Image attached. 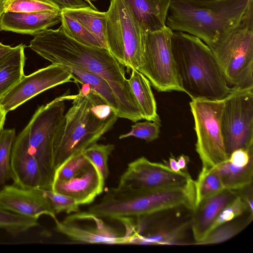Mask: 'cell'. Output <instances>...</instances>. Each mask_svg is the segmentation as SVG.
I'll return each mask as SVG.
<instances>
[{"label": "cell", "instance_id": "obj_1", "mask_svg": "<svg viewBox=\"0 0 253 253\" xmlns=\"http://www.w3.org/2000/svg\"><path fill=\"white\" fill-rule=\"evenodd\" d=\"M29 47L51 64L74 66L103 78L112 87L126 119L133 122L142 119L124 67L108 50L81 43L67 36L61 26L35 35Z\"/></svg>", "mask_w": 253, "mask_h": 253}, {"label": "cell", "instance_id": "obj_2", "mask_svg": "<svg viewBox=\"0 0 253 253\" xmlns=\"http://www.w3.org/2000/svg\"><path fill=\"white\" fill-rule=\"evenodd\" d=\"M73 95L53 141L55 171L64 161L95 143L116 122L115 111L88 84Z\"/></svg>", "mask_w": 253, "mask_h": 253}, {"label": "cell", "instance_id": "obj_3", "mask_svg": "<svg viewBox=\"0 0 253 253\" xmlns=\"http://www.w3.org/2000/svg\"><path fill=\"white\" fill-rule=\"evenodd\" d=\"M179 84L191 98L223 100L233 88L228 84L211 50L197 37L181 32L171 36Z\"/></svg>", "mask_w": 253, "mask_h": 253}, {"label": "cell", "instance_id": "obj_4", "mask_svg": "<svg viewBox=\"0 0 253 253\" xmlns=\"http://www.w3.org/2000/svg\"><path fill=\"white\" fill-rule=\"evenodd\" d=\"M253 0H171L166 25L209 45L238 25Z\"/></svg>", "mask_w": 253, "mask_h": 253}, {"label": "cell", "instance_id": "obj_5", "mask_svg": "<svg viewBox=\"0 0 253 253\" xmlns=\"http://www.w3.org/2000/svg\"><path fill=\"white\" fill-rule=\"evenodd\" d=\"M195 181L183 186L172 187L137 192H122L115 187L106 192L101 200L88 210L103 219L117 220L153 214L184 206L195 207Z\"/></svg>", "mask_w": 253, "mask_h": 253}, {"label": "cell", "instance_id": "obj_6", "mask_svg": "<svg viewBox=\"0 0 253 253\" xmlns=\"http://www.w3.org/2000/svg\"><path fill=\"white\" fill-rule=\"evenodd\" d=\"M208 46L230 87H253V3L238 25Z\"/></svg>", "mask_w": 253, "mask_h": 253}, {"label": "cell", "instance_id": "obj_7", "mask_svg": "<svg viewBox=\"0 0 253 253\" xmlns=\"http://www.w3.org/2000/svg\"><path fill=\"white\" fill-rule=\"evenodd\" d=\"M106 13L108 50L128 72L138 70L146 32L124 0H111Z\"/></svg>", "mask_w": 253, "mask_h": 253}, {"label": "cell", "instance_id": "obj_8", "mask_svg": "<svg viewBox=\"0 0 253 253\" xmlns=\"http://www.w3.org/2000/svg\"><path fill=\"white\" fill-rule=\"evenodd\" d=\"M73 95H63L36 110L26 127L29 150L37 159L49 183L52 186L55 169L53 164V141L64 116L65 101Z\"/></svg>", "mask_w": 253, "mask_h": 253}, {"label": "cell", "instance_id": "obj_9", "mask_svg": "<svg viewBox=\"0 0 253 253\" xmlns=\"http://www.w3.org/2000/svg\"><path fill=\"white\" fill-rule=\"evenodd\" d=\"M173 31L167 26L159 30L146 32L143 53L138 71L161 92H183L176 72L172 53Z\"/></svg>", "mask_w": 253, "mask_h": 253}, {"label": "cell", "instance_id": "obj_10", "mask_svg": "<svg viewBox=\"0 0 253 253\" xmlns=\"http://www.w3.org/2000/svg\"><path fill=\"white\" fill-rule=\"evenodd\" d=\"M223 100L191 99L190 110L197 136L196 151L203 167L211 168L229 158L221 133L220 119Z\"/></svg>", "mask_w": 253, "mask_h": 253}, {"label": "cell", "instance_id": "obj_11", "mask_svg": "<svg viewBox=\"0 0 253 253\" xmlns=\"http://www.w3.org/2000/svg\"><path fill=\"white\" fill-rule=\"evenodd\" d=\"M226 151L253 148V87L233 88L224 99L220 119Z\"/></svg>", "mask_w": 253, "mask_h": 253}, {"label": "cell", "instance_id": "obj_12", "mask_svg": "<svg viewBox=\"0 0 253 253\" xmlns=\"http://www.w3.org/2000/svg\"><path fill=\"white\" fill-rule=\"evenodd\" d=\"M192 180L186 171L175 172L166 165L141 157L128 164L115 188L122 192H137L183 186Z\"/></svg>", "mask_w": 253, "mask_h": 253}, {"label": "cell", "instance_id": "obj_13", "mask_svg": "<svg viewBox=\"0 0 253 253\" xmlns=\"http://www.w3.org/2000/svg\"><path fill=\"white\" fill-rule=\"evenodd\" d=\"M55 230L77 243L130 244L131 234L126 228L121 232L103 218L88 211L75 212L55 222Z\"/></svg>", "mask_w": 253, "mask_h": 253}, {"label": "cell", "instance_id": "obj_14", "mask_svg": "<svg viewBox=\"0 0 253 253\" xmlns=\"http://www.w3.org/2000/svg\"><path fill=\"white\" fill-rule=\"evenodd\" d=\"M72 80L71 74L63 66L51 64L24 76L0 98V108L7 114L42 92Z\"/></svg>", "mask_w": 253, "mask_h": 253}, {"label": "cell", "instance_id": "obj_15", "mask_svg": "<svg viewBox=\"0 0 253 253\" xmlns=\"http://www.w3.org/2000/svg\"><path fill=\"white\" fill-rule=\"evenodd\" d=\"M10 167L13 184L25 188L51 189L37 159L29 150L27 128L16 137L13 143Z\"/></svg>", "mask_w": 253, "mask_h": 253}, {"label": "cell", "instance_id": "obj_16", "mask_svg": "<svg viewBox=\"0 0 253 253\" xmlns=\"http://www.w3.org/2000/svg\"><path fill=\"white\" fill-rule=\"evenodd\" d=\"M0 206L27 217L38 219L45 215L54 222L58 219L43 189L25 188L14 185H4L0 190Z\"/></svg>", "mask_w": 253, "mask_h": 253}, {"label": "cell", "instance_id": "obj_17", "mask_svg": "<svg viewBox=\"0 0 253 253\" xmlns=\"http://www.w3.org/2000/svg\"><path fill=\"white\" fill-rule=\"evenodd\" d=\"M105 180L90 162L66 181H53L51 190L73 199L79 205L88 204L102 193Z\"/></svg>", "mask_w": 253, "mask_h": 253}, {"label": "cell", "instance_id": "obj_18", "mask_svg": "<svg viewBox=\"0 0 253 253\" xmlns=\"http://www.w3.org/2000/svg\"><path fill=\"white\" fill-rule=\"evenodd\" d=\"M60 10L33 12H4L0 18V31L35 36L59 23Z\"/></svg>", "mask_w": 253, "mask_h": 253}, {"label": "cell", "instance_id": "obj_19", "mask_svg": "<svg viewBox=\"0 0 253 253\" xmlns=\"http://www.w3.org/2000/svg\"><path fill=\"white\" fill-rule=\"evenodd\" d=\"M237 195V191L224 189L202 201L194 208L190 221L195 242L194 244L206 237L220 212Z\"/></svg>", "mask_w": 253, "mask_h": 253}, {"label": "cell", "instance_id": "obj_20", "mask_svg": "<svg viewBox=\"0 0 253 253\" xmlns=\"http://www.w3.org/2000/svg\"><path fill=\"white\" fill-rule=\"evenodd\" d=\"M134 17L145 32L166 27L171 0H124Z\"/></svg>", "mask_w": 253, "mask_h": 253}, {"label": "cell", "instance_id": "obj_21", "mask_svg": "<svg viewBox=\"0 0 253 253\" xmlns=\"http://www.w3.org/2000/svg\"><path fill=\"white\" fill-rule=\"evenodd\" d=\"M26 47L22 43L12 47L9 52L0 58V98L25 76Z\"/></svg>", "mask_w": 253, "mask_h": 253}, {"label": "cell", "instance_id": "obj_22", "mask_svg": "<svg viewBox=\"0 0 253 253\" xmlns=\"http://www.w3.org/2000/svg\"><path fill=\"white\" fill-rule=\"evenodd\" d=\"M61 66L70 72L74 82L82 84H88L115 111L118 118L126 119L120 102L112 87L106 80L98 75L74 66Z\"/></svg>", "mask_w": 253, "mask_h": 253}, {"label": "cell", "instance_id": "obj_23", "mask_svg": "<svg viewBox=\"0 0 253 253\" xmlns=\"http://www.w3.org/2000/svg\"><path fill=\"white\" fill-rule=\"evenodd\" d=\"M128 82L136 100L142 119L161 124L149 81L139 71L133 69Z\"/></svg>", "mask_w": 253, "mask_h": 253}, {"label": "cell", "instance_id": "obj_24", "mask_svg": "<svg viewBox=\"0 0 253 253\" xmlns=\"http://www.w3.org/2000/svg\"><path fill=\"white\" fill-rule=\"evenodd\" d=\"M215 168L225 189L239 191L252 184L253 161L246 165L228 159Z\"/></svg>", "mask_w": 253, "mask_h": 253}, {"label": "cell", "instance_id": "obj_25", "mask_svg": "<svg viewBox=\"0 0 253 253\" xmlns=\"http://www.w3.org/2000/svg\"><path fill=\"white\" fill-rule=\"evenodd\" d=\"M62 11L76 19L96 38L102 48L108 50L106 38V12L99 11L89 5Z\"/></svg>", "mask_w": 253, "mask_h": 253}, {"label": "cell", "instance_id": "obj_26", "mask_svg": "<svg viewBox=\"0 0 253 253\" xmlns=\"http://www.w3.org/2000/svg\"><path fill=\"white\" fill-rule=\"evenodd\" d=\"M189 222L172 227H161L146 230L134 235L130 244L173 245L180 244L184 237Z\"/></svg>", "mask_w": 253, "mask_h": 253}, {"label": "cell", "instance_id": "obj_27", "mask_svg": "<svg viewBox=\"0 0 253 253\" xmlns=\"http://www.w3.org/2000/svg\"><path fill=\"white\" fill-rule=\"evenodd\" d=\"M223 189L224 187L215 167L211 168L203 167L197 180L195 181L194 208L202 201L216 195Z\"/></svg>", "mask_w": 253, "mask_h": 253}, {"label": "cell", "instance_id": "obj_28", "mask_svg": "<svg viewBox=\"0 0 253 253\" xmlns=\"http://www.w3.org/2000/svg\"><path fill=\"white\" fill-rule=\"evenodd\" d=\"M39 225L38 219L18 214L0 206V229L8 234L17 236Z\"/></svg>", "mask_w": 253, "mask_h": 253}, {"label": "cell", "instance_id": "obj_29", "mask_svg": "<svg viewBox=\"0 0 253 253\" xmlns=\"http://www.w3.org/2000/svg\"><path fill=\"white\" fill-rule=\"evenodd\" d=\"M60 20L61 27L67 36L83 44L102 48L96 38L80 23L62 10Z\"/></svg>", "mask_w": 253, "mask_h": 253}, {"label": "cell", "instance_id": "obj_30", "mask_svg": "<svg viewBox=\"0 0 253 253\" xmlns=\"http://www.w3.org/2000/svg\"><path fill=\"white\" fill-rule=\"evenodd\" d=\"M16 137L14 128H3L0 132V185L11 179L10 158Z\"/></svg>", "mask_w": 253, "mask_h": 253}, {"label": "cell", "instance_id": "obj_31", "mask_svg": "<svg viewBox=\"0 0 253 253\" xmlns=\"http://www.w3.org/2000/svg\"><path fill=\"white\" fill-rule=\"evenodd\" d=\"M115 149L113 144L95 143L83 151L84 155L94 165L100 175L106 180L109 173L108 160Z\"/></svg>", "mask_w": 253, "mask_h": 253}, {"label": "cell", "instance_id": "obj_32", "mask_svg": "<svg viewBox=\"0 0 253 253\" xmlns=\"http://www.w3.org/2000/svg\"><path fill=\"white\" fill-rule=\"evenodd\" d=\"M249 221H230L224 223L211 230L202 240L196 245H209L219 244L225 242L240 233L248 223Z\"/></svg>", "mask_w": 253, "mask_h": 253}, {"label": "cell", "instance_id": "obj_33", "mask_svg": "<svg viewBox=\"0 0 253 253\" xmlns=\"http://www.w3.org/2000/svg\"><path fill=\"white\" fill-rule=\"evenodd\" d=\"M90 161L83 152L69 157L55 171L53 181H66L85 167Z\"/></svg>", "mask_w": 253, "mask_h": 253}, {"label": "cell", "instance_id": "obj_34", "mask_svg": "<svg viewBox=\"0 0 253 253\" xmlns=\"http://www.w3.org/2000/svg\"><path fill=\"white\" fill-rule=\"evenodd\" d=\"M56 10H60L44 0H7L4 12H33Z\"/></svg>", "mask_w": 253, "mask_h": 253}, {"label": "cell", "instance_id": "obj_35", "mask_svg": "<svg viewBox=\"0 0 253 253\" xmlns=\"http://www.w3.org/2000/svg\"><path fill=\"white\" fill-rule=\"evenodd\" d=\"M247 211L253 214V211H251L247 203L238 193L237 196L220 212L210 232L217 226L240 216Z\"/></svg>", "mask_w": 253, "mask_h": 253}, {"label": "cell", "instance_id": "obj_36", "mask_svg": "<svg viewBox=\"0 0 253 253\" xmlns=\"http://www.w3.org/2000/svg\"><path fill=\"white\" fill-rule=\"evenodd\" d=\"M160 126L161 124L149 121L136 123L131 126L130 131L120 135L119 139L132 136L151 142L159 137Z\"/></svg>", "mask_w": 253, "mask_h": 253}, {"label": "cell", "instance_id": "obj_37", "mask_svg": "<svg viewBox=\"0 0 253 253\" xmlns=\"http://www.w3.org/2000/svg\"><path fill=\"white\" fill-rule=\"evenodd\" d=\"M43 191L56 214L62 212L69 214L80 211L79 205L73 199L55 193L51 189Z\"/></svg>", "mask_w": 253, "mask_h": 253}, {"label": "cell", "instance_id": "obj_38", "mask_svg": "<svg viewBox=\"0 0 253 253\" xmlns=\"http://www.w3.org/2000/svg\"><path fill=\"white\" fill-rule=\"evenodd\" d=\"M58 8L61 11L65 9H74L89 5L84 0H44Z\"/></svg>", "mask_w": 253, "mask_h": 253}, {"label": "cell", "instance_id": "obj_39", "mask_svg": "<svg viewBox=\"0 0 253 253\" xmlns=\"http://www.w3.org/2000/svg\"><path fill=\"white\" fill-rule=\"evenodd\" d=\"M189 161V157L186 155H181L179 156L177 162V165L181 170H185Z\"/></svg>", "mask_w": 253, "mask_h": 253}, {"label": "cell", "instance_id": "obj_40", "mask_svg": "<svg viewBox=\"0 0 253 253\" xmlns=\"http://www.w3.org/2000/svg\"><path fill=\"white\" fill-rule=\"evenodd\" d=\"M169 168L170 169L175 171V172H179L181 171L178 165L177 161L173 158H169Z\"/></svg>", "mask_w": 253, "mask_h": 253}, {"label": "cell", "instance_id": "obj_41", "mask_svg": "<svg viewBox=\"0 0 253 253\" xmlns=\"http://www.w3.org/2000/svg\"><path fill=\"white\" fill-rule=\"evenodd\" d=\"M12 48V47L10 45H4L1 42H0V58L9 52Z\"/></svg>", "mask_w": 253, "mask_h": 253}, {"label": "cell", "instance_id": "obj_42", "mask_svg": "<svg viewBox=\"0 0 253 253\" xmlns=\"http://www.w3.org/2000/svg\"><path fill=\"white\" fill-rule=\"evenodd\" d=\"M6 113L0 108V132L3 128Z\"/></svg>", "mask_w": 253, "mask_h": 253}, {"label": "cell", "instance_id": "obj_43", "mask_svg": "<svg viewBox=\"0 0 253 253\" xmlns=\"http://www.w3.org/2000/svg\"><path fill=\"white\" fill-rule=\"evenodd\" d=\"M7 0H0V18L5 10V4Z\"/></svg>", "mask_w": 253, "mask_h": 253}, {"label": "cell", "instance_id": "obj_44", "mask_svg": "<svg viewBox=\"0 0 253 253\" xmlns=\"http://www.w3.org/2000/svg\"><path fill=\"white\" fill-rule=\"evenodd\" d=\"M85 2H86L91 7L97 9L96 7L93 4L92 2L90 0H84Z\"/></svg>", "mask_w": 253, "mask_h": 253}, {"label": "cell", "instance_id": "obj_45", "mask_svg": "<svg viewBox=\"0 0 253 253\" xmlns=\"http://www.w3.org/2000/svg\"><path fill=\"white\" fill-rule=\"evenodd\" d=\"M91 0V2H92V1H96L97 0Z\"/></svg>", "mask_w": 253, "mask_h": 253}, {"label": "cell", "instance_id": "obj_46", "mask_svg": "<svg viewBox=\"0 0 253 253\" xmlns=\"http://www.w3.org/2000/svg\"></svg>", "mask_w": 253, "mask_h": 253}]
</instances>
